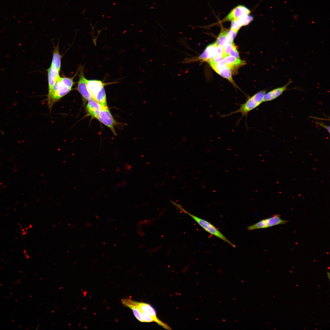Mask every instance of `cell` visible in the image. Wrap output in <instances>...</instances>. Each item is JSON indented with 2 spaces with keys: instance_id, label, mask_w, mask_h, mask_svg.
<instances>
[{
  "instance_id": "obj_1",
  "label": "cell",
  "mask_w": 330,
  "mask_h": 330,
  "mask_svg": "<svg viewBox=\"0 0 330 330\" xmlns=\"http://www.w3.org/2000/svg\"><path fill=\"white\" fill-rule=\"evenodd\" d=\"M171 202L180 210L184 213L188 215L195 221L202 228L206 231L223 240L226 242L231 246L235 247V245L229 240L219 230L208 221L193 215L183 208L182 206L171 201Z\"/></svg>"
},
{
  "instance_id": "obj_2",
  "label": "cell",
  "mask_w": 330,
  "mask_h": 330,
  "mask_svg": "<svg viewBox=\"0 0 330 330\" xmlns=\"http://www.w3.org/2000/svg\"><path fill=\"white\" fill-rule=\"evenodd\" d=\"M266 92V90H264L257 93L251 97L248 98L245 103L240 105V108L238 109L231 112L228 115L222 116V117H225L233 114L240 113L242 114L241 118L243 116L247 117L249 112L257 108L263 102V97Z\"/></svg>"
},
{
  "instance_id": "obj_3",
  "label": "cell",
  "mask_w": 330,
  "mask_h": 330,
  "mask_svg": "<svg viewBox=\"0 0 330 330\" xmlns=\"http://www.w3.org/2000/svg\"><path fill=\"white\" fill-rule=\"evenodd\" d=\"M60 78L56 82L51 91L48 93V101L50 108H51L54 103L72 90L61 81Z\"/></svg>"
},
{
  "instance_id": "obj_4",
  "label": "cell",
  "mask_w": 330,
  "mask_h": 330,
  "mask_svg": "<svg viewBox=\"0 0 330 330\" xmlns=\"http://www.w3.org/2000/svg\"><path fill=\"white\" fill-rule=\"evenodd\" d=\"M223 49L222 47L218 45L215 42L210 44L199 56V59L209 62L211 60L222 55L223 53Z\"/></svg>"
},
{
  "instance_id": "obj_5",
  "label": "cell",
  "mask_w": 330,
  "mask_h": 330,
  "mask_svg": "<svg viewBox=\"0 0 330 330\" xmlns=\"http://www.w3.org/2000/svg\"><path fill=\"white\" fill-rule=\"evenodd\" d=\"M97 119L109 128L114 135H116L115 127L117 125V122L113 117L108 106L105 107H102Z\"/></svg>"
},
{
  "instance_id": "obj_6",
  "label": "cell",
  "mask_w": 330,
  "mask_h": 330,
  "mask_svg": "<svg viewBox=\"0 0 330 330\" xmlns=\"http://www.w3.org/2000/svg\"><path fill=\"white\" fill-rule=\"evenodd\" d=\"M251 11L247 7L243 5H239L233 8L228 14L219 23L226 21H231L237 20L244 16L250 14Z\"/></svg>"
},
{
  "instance_id": "obj_7",
  "label": "cell",
  "mask_w": 330,
  "mask_h": 330,
  "mask_svg": "<svg viewBox=\"0 0 330 330\" xmlns=\"http://www.w3.org/2000/svg\"><path fill=\"white\" fill-rule=\"evenodd\" d=\"M134 304L140 310L151 317L154 322H156L164 328L167 329H171V328L168 325L159 320L157 317L155 310L150 304L135 301H134Z\"/></svg>"
},
{
  "instance_id": "obj_8",
  "label": "cell",
  "mask_w": 330,
  "mask_h": 330,
  "mask_svg": "<svg viewBox=\"0 0 330 330\" xmlns=\"http://www.w3.org/2000/svg\"><path fill=\"white\" fill-rule=\"evenodd\" d=\"M79 75V80L77 87L78 90L85 99L88 101L94 100L88 89L87 79L85 77L82 67L80 69Z\"/></svg>"
},
{
  "instance_id": "obj_9",
  "label": "cell",
  "mask_w": 330,
  "mask_h": 330,
  "mask_svg": "<svg viewBox=\"0 0 330 330\" xmlns=\"http://www.w3.org/2000/svg\"><path fill=\"white\" fill-rule=\"evenodd\" d=\"M87 84L88 89L94 99V97L101 89L107 85L113 82H104L102 81L97 80H87Z\"/></svg>"
},
{
  "instance_id": "obj_10",
  "label": "cell",
  "mask_w": 330,
  "mask_h": 330,
  "mask_svg": "<svg viewBox=\"0 0 330 330\" xmlns=\"http://www.w3.org/2000/svg\"><path fill=\"white\" fill-rule=\"evenodd\" d=\"M292 82V81L290 80L284 85L275 88L267 93H266L263 97V102L273 100L280 96L284 91L288 90V87Z\"/></svg>"
},
{
  "instance_id": "obj_11",
  "label": "cell",
  "mask_w": 330,
  "mask_h": 330,
  "mask_svg": "<svg viewBox=\"0 0 330 330\" xmlns=\"http://www.w3.org/2000/svg\"><path fill=\"white\" fill-rule=\"evenodd\" d=\"M102 107L101 105L93 100H89L86 105V110L88 114L93 118L97 119Z\"/></svg>"
},
{
  "instance_id": "obj_12",
  "label": "cell",
  "mask_w": 330,
  "mask_h": 330,
  "mask_svg": "<svg viewBox=\"0 0 330 330\" xmlns=\"http://www.w3.org/2000/svg\"><path fill=\"white\" fill-rule=\"evenodd\" d=\"M47 70L48 72L49 93L51 90L56 82L61 77L59 75V71L51 66Z\"/></svg>"
},
{
  "instance_id": "obj_13",
  "label": "cell",
  "mask_w": 330,
  "mask_h": 330,
  "mask_svg": "<svg viewBox=\"0 0 330 330\" xmlns=\"http://www.w3.org/2000/svg\"><path fill=\"white\" fill-rule=\"evenodd\" d=\"M222 61L231 70L233 68L239 67L245 64L244 61L229 55H226Z\"/></svg>"
},
{
  "instance_id": "obj_14",
  "label": "cell",
  "mask_w": 330,
  "mask_h": 330,
  "mask_svg": "<svg viewBox=\"0 0 330 330\" xmlns=\"http://www.w3.org/2000/svg\"><path fill=\"white\" fill-rule=\"evenodd\" d=\"M221 27V31L215 43L218 45L224 48L226 46L233 43V42H231L227 37V32L228 29L224 28L222 26Z\"/></svg>"
},
{
  "instance_id": "obj_15",
  "label": "cell",
  "mask_w": 330,
  "mask_h": 330,
  "mask_svg": "<svg viewBox=\"0 0 330 330\" xmlns=\"http://www.w3.org/2000/svg\"><path fill=\"white\" fill-rule=\"evenodd\" d=\"M122 303L125 306L131 309L136 318L139 321L144 322L139 309L135 305L134 301L129 299H124L121 300Z\"/></svg>"
},
{
  "instance_id": "obj_16",
  "label": "cell",
  "mask_w": 330,
  "mask_h": 330,
  "mask_svg": "<svg viewBox=\"0 0 330 330\" xmlns=\"http://www.w3.org/2000/svg\"><path fill=\"white\" fill-rule=\"evenodd\" d=\"M215 72L222 76L227 79L234 87L238 88L232 78L231 70L228 66L226 65Z\"/></svg>"
},
{
  "instance_id": "obj_17",
  "label": "cell",
  "mask_w": 330,
  "mask_h": 330,
  "mask_svg": "<svg viewBox=\"0 0 330 330\" xmlns=\"http://www.w3.org/2000/svg\"><path fill=\"white\" fill-rule=\"evenodd\" d=\"M61 56L59 51L58 46L57 44L53 51L51 66L59 71H60L61 68Z\"/></svg>"
},
{
  "instance_id": "obj_18",
  "label": "cell",
  "mask_w": 330,
  "mask_h": 330,
  "mask_svg": "<svg viewBox=\"0 0 330 330\" xmlns=\"http://www.w3.org/2000/svg\"><path fill=\"white\" fill-rule=\"evenodd\" d=\"M94 99L102 107H108L105 91L104 87L103 88L98 94L94 97Z\"/></svg>"
},
{
  "instance_id": "obj_19",
  "label": "cell",
  "mask_w": 330,
  "mask_h": 330,
  "mask_svg": "<svg viewBox=\"0 0 330 330\" xmlns=\"http://www.w3.org/2000/svg\"><path fill=\"white\" fill-rule=\"evenodd\" d=\"M280 216V215L277 214L267 218L268 227L280 224H285L288 222V221L281 219Z\"/></svg>"
},
{
  "instance_id": "obj_20",
  "label": "cell",
  "mask_w": 330,
  "mask_h": 330,
  "mask_svg": "<svg viewBox=\"0 0 330 330\" xmlns=\"http://www.w3.org/2000/svg\"><path fill=\"white\" fill-rule=\"evenodd\" d=\"M223 49L226 54L239 58V53L233 43L226 46Z\"/></svg>"
},
{
  "instance_id": "obj_21",
  "label": "cell",
  "mask_w": 330,
  "mask_h": 330,
  "mask_svg": "<svg viewBox=\"0 0 330 330\" xmlns=\"http://www.w3.org/2000/svg\"><path fill=\"white\" fill-rule=\"evenodd\" d=\"M254 20L253 16L250 14L244 16L237 20H234L241 27L249 24Z\"/></svg>"
},
{
  "instance_id": "obj_22",
  "label": "cell",
  "mask_w": 330,
  "mask_h": 330,
  "mask_svg": "<svg viewBox=\"0 0 330 330\" xmlns=\"http://www.w3.org/2000/svg\"><path fill=\"white\" fill-rule=\"evenodd\" d=\"M73 79L74 77L71 78L64 77L60 78L61 81L65 85L71 89L74 83Z\"/></svg>"
},
{
  "instance_id": "obj_23",
  "label": "cell",
  "mask_w": 330,
  "mask_h": 330,
  "mask_svg": "<svg viewBox=\"0 0 330 330\" xmlns=\"http://www.w3.org/2000/svg\"><path fill=\"white\" fill-rule=\"evenodd\" d=\"M238 31L230 29H228L227 32V37L231 42H233V40L236 36Z\"/></svg>"
},
{
  "instance_id": "obj_24",
  "label": "cell",
  "mask_w": 330,
  "mask_h": 330,
  "mask_svg": "<svg viewBox=\"0 0 330 330\" xmlns=\"http://www.w3.org/2000/svg\"><path fill=\"white\" fill-rule=\"evenodd\" d=\"M140 312L141 316L144 322H150L154 321L153 319L151 317L140 310Z\"/></svg>"
},
{
  "instance_id": "obj_25",
  "label": "cell",
  "mask_w": 330,
  "mask_h": 330,
  "mask_svg": "<svg viewBox=\"0 0 330 330\" xmlns=\"http://www.w3.org/2000/svg\"><path fill=\"white\" fill-rule=\"evenodd\" d=\"M226 55H222L217 57L211 60L209 62V63L210 65L218 63L222 61L224 59V57Z\"/></svg>"
},
{
  "instance_id": "obj_26",
  "label": "cell",
  "mask_w": 330,
  "mask_h": 330,
  "mask_svg": "<svg viewBox=\"0 0 330 330\" xmlns=\"http://www.w3.org/2000/svg\"><path fill=\"white\" fill-rule=\"evenodd\" d=\"M317 124L318 125H320V126H321L324 127L325 129L326 130H327V131H328V132L329 133V132H330V127H329V126H327L326 125H325V124L323 123H321V122H317Z\"/></svg>"
},
{
  "instance_id": "obj_27",
  "label": "cell",
  "mask_w": 330,
  "mask_h": 330,
  "mask_svg": "<svg viewBox=\"0 0 330 330\" xmlns=\"http://www.w3.org/2000/svg\"><path fill=\"white\" fill-rule=\"evenodd\" d=\"M326 273H327V277L329 279V281H330V273L329 272H327V271H326Z\"/></svg>"
}]
</instances>
